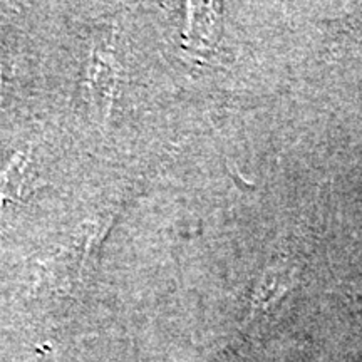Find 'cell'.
Here are the masks:
<instances>
[{"label":"cell","instance_id":"4","mask_svg":"<svg viewBox=\"0 0 362 362\" xmlns=\"http://www.w3.org/2000/svg\"><path fill=\"white\" fill-rule=\"evenodd\" d=\"M4 79H6V67H4V62L0 61V90H2Z\"/></svg>","mask_w":362,"mask_h":362},{"label":"cell","instance_id":"3","mask_svg":"<svg viewBox=\"0 0 362 362\" xmlns=\"http://www.w3.org/2000/svg\"><path fill=\"white\" fill-rule=\"evenodd\" d=\"M30 156L33 149H19L0 173V205L19 200L30 181Z\"/></svg>","mask_w":362,"mask_h":362},{"label":"cell","instance_id":"2","mask_svg":"<svg viewBox=\"0 0 362 362\" xmlns=\"http://www.w3.org/2000/svg\"><path fill=\"white\" fill-rule=\"evenodd\" d=\"M116 84L115 62L110 52H103L96 49L90 57L88 69V86L93 103H96L101 116H106L111 106L112 90Z\"/></svg>","mask_w":362,"mask_h":362},{"label":"cell","instance_id":"1","mask_svg":"<svg viewBox=\"0 0 362 362\" xmlns=\"http://www.w3.org/2000/svg\"><path fill=\"white\" fill-rule=\"evenodd\" d=\"M293 284H296V270L291 269L287 264L269 267L262 274L255 292H253L250 319H255L257 314L267 310L279 298H282L291 291V287H293Z\"/></svg>","mask_w":362,"mask_h":362}]
</instances>
